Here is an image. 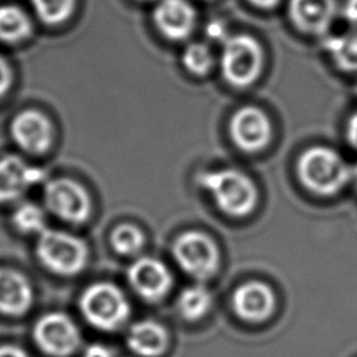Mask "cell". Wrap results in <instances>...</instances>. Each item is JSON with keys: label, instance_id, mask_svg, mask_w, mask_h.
<instances>
[{"label": "cell", "instance_id": "obj_1", "mask_svg": "<svg viewBox=\"0 0 357 357\" xmlns=\"http://www.w3.org/2000/svg\"><path fill=\"white\" fill-rule=\"evenodd\" d=\"M198 185L226 216L241 219L254 212L259 201L258 187L250 176L233 167L208 170L198 176Z\"/></svg>", "mask_w": 357, "mask_h": 357}, {"label": "cell", "instance_id": "obj_2", "mask_svg": "<svg viewBox=\"0 0 357 357\" xmlns=\"http://www.w3.org/2000/svg\"><path fill=\"white\" fill-rule=\"evenodd\" d=\"M297 178L314 195L333 197L351 181V166L329 146H311L296 163Z\"/></svg>", "mask_w": 357, "mask_h": 357}, {"label": "cell", "instance_id": "obj_3", "mask_svg": "<svg viewBox=\"0 0 357 357\" xmlns=\"http://www.w3.org/2000/svg\"><path fill=\"white\" fill-rule=\"evenodd\" d=\"M264 50L251 35H229L222 43L219 68L222 78L233 88L251 86L262 73Z\"/></svg>", "mask_w": 357, "mask_h": 357}, {"label": "cell", "instance_id": "obj_4", "mask_svg": "<svg viewBox=\"0 0 357 357\" xmlns=\"http://www.w3.org/2000/svg\"><path fill=\"white\" fill-rule=\"evenodd\" d=\"M79 311L84 319L103 332L120 329L128 319L131 308L123 290L110 282L89 284L79 296Z\"/></svg>", "mask_w": 357, "mask_h": 357}, {"label": "cell", "instance_id": "obj_5", "mask_svg": "<svg viewBox=\"0 0 357 357\" xmlns=\"http://www.w3.org/2000/svg\"><path fill=\"white\" fill-rule=\"evenodd\" d=\"M35 254L40 265L49 272L60 276H74L85 268L89 250L78 236L46 227L38 234Z\"/></svg>", "mask_w": 357, "mask_h": 357}, {"label": "cell", "instance_id": "obj_6", "mask_svg": "<svg viewBox=\"0 0 357 357\" xmlns=\"http://www.w3.org/2000/svg\"><path fill=\"white\" fill-rule=\"evenodd\" d=\"M176 264L197 280L211 279L219 268L220 254L215 240L201 230H187L172 245Z\"/></svg>", "mask_w": 357, "mask_h": 357}, {"label": "cell", "instance_id": "obj_7", "mask_svg": "<svg viewBox=\"0 0 357 357\" xmlns=\"http://www.w3.org/2000/svg\"><path fill=\"white\" fill-rule=\"evenodd\" d=\"M32 339L42 353L52 357H68L78 350L81 332L67 314L50 311L35 322Z\"/></svg>", "mask_w": 357, "mask_h": 357}, {"label": "cell", "instance_id": "obj_8", "mask_svg": "<svg viewBox=\"0 0 357 357\" xmlns=\"http://www.w3.org/2000/svg\"><path fill=\"white\" fill-rule=\"evenodd\" d=\"M43 201L50 213L71 225L86 222L92 209L88 191L67 177L47 181L43 188Z\"/></svg>", "mask_w": 357, "mask_h": 357}, {"label": "cell", "instance_id": "obj_9", "mask_svg": "<svg viewBox=\"0 0 357 357\" xmlns=\"http://www.w3.org/2000/svg\"><path fill=\"white\" fill-rule=\"evenodd\" d=\"M273 127L269 116L254 105L236 110L229 121L231 142L245 153L264 151L272 141Z\"/></svg>", "mask_w": 357, "mask_h": 357}, {"label": "cell", "instance_id": "obj_10", "mask_svg": "<svg viewBox=\"0 0 357 357\" xmlns=\"http://www.w3.org/2000/svg\"><path fill=\"white\" fill-rule=\"evenodd\" d=\"M127 280L141 298L151 303L162 300L173 283L169 268L160 259L146 255L131 262L127 269Z\"/></svg>", "mask_w": 357, "mask_h": 357}, {"label": "cell", "instance_id": "obj_11", "mask_svg": "<svg viewBox=\"0 0 357 357\" xmlns=\"http://www.w3.org/2000/svg\"><path fill=\"white\" fill-rule=\"evenodd\" d=\"M10 134L18 148L28 153H45L53 141L50 120L35 109L20 112L10 124Z\"/></svg>", "mask_w": 357, "mask_h": 357}, {"label": "cell", "instance_id": "obj_12", "mask_svg": "<svg viewBox=\"0 0 357 357\" xmlns=\"http://www.w3.org/2000/svg\"><path fill=\"white\" fill-rule=\"evenodd\" d=\"M158 32L167 40L190 38L197 24V11L188 0H159L152 11Z\"/></svg>", "mask_w": 357, "mask_h": 357}, {"label": "cell", "instance_id": "obj_13", "mask_svg": "<svg viewBox=\"0 0 357 357\" xmlns=\"http://www.w3.org/2000/svg\"><path fill=\"white\" fill-rule=\"evenodd\" d=\"M45 177L43 169L28 165L17 155L0 158V204L20 199L29 187L43 181Z\"/></svg>", "mask_w": 357, "mask_h": 357}, {"label": "cell", "instance_id": "obj_14", "mask_svg": "<svg viewBox=\"0 0 357 357\" xmlns=\"http://www.w3.org/2000/svg\"><path fill=\"white\" fill-rule=\"evenodd\" d=\"M337 13L336 0H289L287 14L291 24L311 36L325 35Z\"/></svg>", "mask_w": 357, "mask_h": 357}, {"label": "cell", "instance_id": "obj_15", "mask_svg": "<svg viewBox=\"0 0 357 357\" xmlns=\"http://www.w3.org/2000/svg\"><path fill=\"white\" fill-rule=\"evenodd\" d=\"M234 312L244 321H265L275 308V294L272 289L257 280L238 286L231 297Z\"/></svg>", "mask_w": 357, "mask_h": 357}, {"label": "cell", "instance_id": "obj_16", "mask_svg": "<svg viewBox=\"0 0 357 357\" xmlns=\"http://www.w3.org/2000/svg\"><path fill=\"white\" fill-rule=\"evenodd\" d=\"M33 303V290L25 275L0 266V314L21 317L26 314Z\"/></svg>", "mask_w": 357, "mask_h": 357}, {"label": "cell", "instance_id": "obj_17", "mask_svg": "<svg viewBox=\"0 0 357 357\" xmlns=\"http://www.w3.org/2000/svg\"><path fill=\"white\" fill-rule=\"evenodd\" d=\"M126 342L127 347L139 357H159L169 346V335L156 321L142 319L128 328Z\"/></svg>", "mask_w": 357, "mask_h": 357}, {"label": "cell", "instance_id": "obj_18", "mask_svg": "<svg viewBox=\"0 0 357 357\" xmlns=\"http://www.w3.org/2000/svg\"><path fill=\"white\" fill-rule=\"evenodd\" d=\"M32 33V22L28 14L18 6H0V40L17 43Z\"/></svg>", "mask_w": 357, "mask_h": 357}, {"label": "cell", "instance_id": "obj_19", "mask_svg": "<svg viewBox=\"0 0 357 357\" xmlns=\"http://www.w3.org/2000/svg\"><path fill=\"white\" fill-rule=\"evenodd\" d=\"M324 49L337 68L357 74V32L328 36L324 40Z\"/></svg>", "mask_w": 357, "mask_h": 357}, {"label": "cell", "instance_id": "obj_20", "mask_svg": "<svg viewBox=\"0 0 357 357\" xmlns=\"http://www.w3.org/2000/svg\"><path fill=\"white\" fill-rule=\"evenodd\" d=\"M212 305L211 291L201 286L185 287L177 298V310L180 315L187 321H198L208 314Z\"/></svg>", "mask_w": 357, "mask_h": 357}, {"label": "cell", "instance_id": "obj_21", "mask_svg": "<svg viewBox=\"0 0 357 357\" xmlns=\"http://www.w3.org/2000/svg\"><path fill=\"white\" fill-rule=\"evenodd\" d=\"M216 59L212 49L202 42H191L181 54L183 67L194 77H205L215 67Z\"/></svg>", "mask_w": 357, "mask_h": 357}, {"label": "cell", "instance_id": "obj_22", "mask_svg": "<svg viewBox=\"0 0 357 357\" xmlns=\"http://www.w3.org/2000/svg\"><path fill=\"white\" fill-rule=\"evenodd\" d=\"M11 223L20 233L39 234L46 229L45 211L33 202H22L14 209L11 215Z\"/></svg>", "mask_w": 357, "mask_h": 357}, {"label": "cell", "instance_id": "obj_23", "mask_svg": "<svg viewBox=\"0 0 357 357\" xmlns=\"http://www.w3.org/2000/svg\"><path fill=\"white\" fill-rule=\"evenodd\" d=\"M110 245L120 255H135L145 245V236L134 225H119L110 233Z\"/></svg>", "mask_w": 357, "mask_h": 357}, {"label": "cell", "instance_id": "obj_24", "mask_svg": "<svg viewBox=\"0 0 357 357\" xmlns=\"http://www.w3.org/2000/svg\"><path fill=\"white\" fill-rule=\"evenodd\" d=\"M77 0H31L36 17L46 25H60L67 21Z\"/></svg>", "mask_w": 357, "mask_h": 357}, {"label": "cell", "instance_id": "obj_25", "mask_svg": "<svg viewBox=\"0 0 357 357\" xmlns=\"http://www.w3.org/2000/svg\"><path fill=\"white\" fill-rule=\"evenodd\" d=\"M205 33L208 36L209 40L212 42H219L223 43L225 39L229 36L227 29H226V24L220 20H211L206 26H205Z\"/></svg>", "mask_w": 357, "mask_h": 357}, {"label": "cell", "instance_id": "obj_26", "mask_svg": "<svg viewBox=\"0 0 357 357\" xmlns=\"http://www.w3.org/2000/svg\"><path fill=\"white\" fill-rule=\"evenodd\" d=\"M13 84V71L8 61L0 56V98L10 89Z\"/></svg>", "mask_w": 357, "mask_h": 357}, {"label": "cell", "instance_id": "obj_27", "mask_svg": "<svg viewBox=\"0 0 357 357\" xmlns=\"http://www.w3.org/2000/svg\"><path fill=\"white\" fill-rule=\"evenodd\" d=\"M81 357H114V354L102 343H91L84 349Z\"/></svg>", "mask_w": 357, "mask_h": 357}, {"label": "cell", "instance_id": "obj_28", "mask_svg": "<svg viewBox=\"0 0 357 357\" xmlns=\"http://www.w3.org/2000/svg\"><path fill=\"white\" fill-rule=\"evenodd\" d=\"M347 142L357 151V112L353 113L346 126Z\"/></svg>", "mask_w": 357, "mask_h": 357}, {"label": "cell", "instance_id": "obj_29", "mask_svg": "<svg viewBox=\"0 0 357 357\" xmlns=\"http://www.w3.org/2000/svg\"><path fill=\"white\" fill-rule=\"evenodd\" d=\"M342 14L346 21L357 25V0H344L342 6Z\"/></svg>", "mask_w": 357, "mask_h": 357}, {"label": "cell", "instance_id": "obj_30", "mask_svg": "<svg viewBox=\"0 0 357 357\" xmlns=\"http://www.w3.org/2000/svg\"><path fill=\"white\" fill-rule=\"evenodd\" d=\"M0 357H28L26 351L15 344H0Z\"/></svg>", "mask_w": 357, "mask_h": 357}, {"label": "cell", "instance_id": "obj_31", "mask_svg": "<svg viewBox=\"0 0 357 357\" xmlns=\"http://www.w3.org/2000/svg\"><path fill=\"white\" fill-rule=\"evenodd\" d=\"M248 1L261 10H272L280 3V0H248Z\"/></svg>", "mask_w": 357, "mask_h": 357}, {"label": "cell", "instance_id": "obj_32", "mask_svg": "<svg viewBox=\"0 0 357 357\" xmlns=\"http://www.w3.org/2000/svg\"><path fill=\"white\" fill-rule=\"evenodd\" d=\"M351 180H354V183L357 185V163L354 166H351Z\"/></svg>", "mask_w": 357, "mask_h": 357}, {"label": "cell", "instance_id": "obj_33", "mask_svg": "<svg viewBox=\"0 0 357 357\" xmlns=\"http://www.w3.org/2000/svg\"><path fill=\"white\" fill-rule=\"evenodd\" d=\"M142 1H145V0H142Z\"/></svg>", "mask_w": 357, "mask_h": 357}]
</instances>
